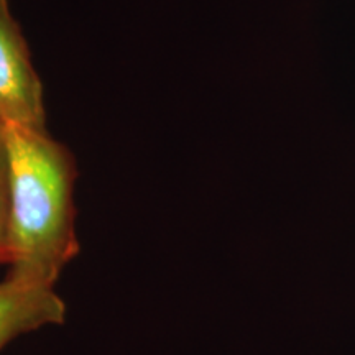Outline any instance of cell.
I'll use <instances>...</instances> for the list:
<instances>
[{"instance_id":"6da1fadb","label":"cell","mask_w":355,"mask_h":355,"mask_svg":"<svg viewBox=\"0 0 355 355\" xmlns=\"http://www.w3.org/2000/svg\"><path fill=\"white\" fill-rule=\"evenodd\" d=\"M3 130L10 162V273L55 286L79 254L76 163L46 128Z\"/></svg>"},{"instance_id":"7a4b0ae2","label":"cell","mask_w":355,"mask_h":355,"mask_svg":"<svg viewBox=\"0 0 355 355\" xmlns=\"http://www.w3.org/2000/svg\"><path fill=\"white\" fill-rule=\"evenodd\" d=\"M46 128L43 84L10 0H0V127Z\"/></svg>"},{"instance_id":"3957f363","label":"cell","mask_w":355,"mask_h":355,"mask_svg":"<svg viewBox=\"0 0 355 355\" xmlns=\"http://www.w3.org/2000/svg\"><path fill=\"white\" fill-rule=\"evenodd\" d=\"M64 301L55 288L8 273L0 282V349L26 332L63 324Z\"/></svg>"},{"instance_id":"277c9868","label":"cell","mask_w":355,"mask_h":355,"mask_svg":"<svg viewBox=\"0 0 355 355\" xmlns=\"http://www.w3.org/2000/svg\"><path fill=\"white\" fill-rule=\"evenodd\" d=\"M10 261V162L6 130L0 127V263Z\"/></svg>"}]
</instances>
